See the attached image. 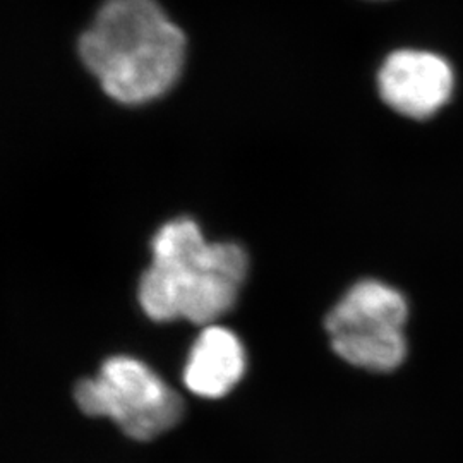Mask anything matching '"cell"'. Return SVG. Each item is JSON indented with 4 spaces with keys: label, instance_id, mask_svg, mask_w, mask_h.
<instances>
[{
    "label": "cell",
    "instance_id": "cell-5",
    "mask_svg": "<svg viewBox=\"0 0 463 463\" xmlns=\"http://www.w3.org/2000/svg\"><path fill=\"white\" fill-rule=\"evenodd\" d=\"M380 97L397 114L415 120L436 116L455 91V72L430 50L392 52L378 71Z\"/></svg>",
    "mask_w": 463,
    "mask_h": 463
},
{
    "label": "cell",
    "instance_id": "cell-6",
    "mask_svg": "<svg viewBox=\"0 0 463 463\" xmlns=\"http://www.w3.org/2000/svg\"><path fill=\"white\" fill-rule=\"evenodd\" d=\"M248 367L239 336L216 323L204 326L184 365L185 388L201 398H222L242 380Z\"/></svg>",
    "mask_w": 463,
    "mask_h": 463
},
{
    "label": "cell",
    "instance_id": "cell-3",
    "mask_svg": "<svg viewBox=\"0 0 463 463\" xmlns=\"http://www.w3.org/2000/svg\"><path fill=\"white\" fill-rule=\"evenodd\" d=\"M74 398L84 414L114 420L136 441L158 438L184 414L181 395L148 364L129 355L107 359L95 378L78 383Z\"/></svg>",
    "mask_w": 463,
    "mask_h": 463
},
{
    "label": "cell",
    "instance_id": "cell-1",
    "mask_svg": "<svg viewBox=\"0 0 463 463\" xmlns=\"http://www.w3.org/2000/svg\"><path fill=\"white\" fill-rule=\"evenodd\" d=\"M78 49L110 99L137 107L181 80L187 42L158 0H105Z\"/></svg>",
    "mask_w": 463,
    "mask_h": 463
},
{
    "label": "cell",
    "instance_id": "cell-4",
    "mask_svg": "<svg viewBox=\"0 0 463 463\" xmlns=\"http://www.w3.org/2000/svg\"><path fill=\"white\" fill-rule=\"evenodd\" d=\"M407 300L397 288L363 280L335 304L325 328L331 348L345 363L373 373H390L407 355Z\"/></svg>",
    "mask_w": 463,
    "mask_h": 463
},
{
    "label": "cell",
    "instance_id": "cell-2",
    "mask_svg": "<svg viewBox=\"0 0 463 463\" xmlns=\"http://www.w3.org/2000/svg\"><path fill=\"white\" fill-rule=\"evenodd\" d=\"M249 258L235 242H208L191 218L166 222L151 241V265L139 281V306L158 323L213 325L235 306Z\"/></svg>",
    "mask_w": 463,
    "mask_h": 463
}]
</instances>
